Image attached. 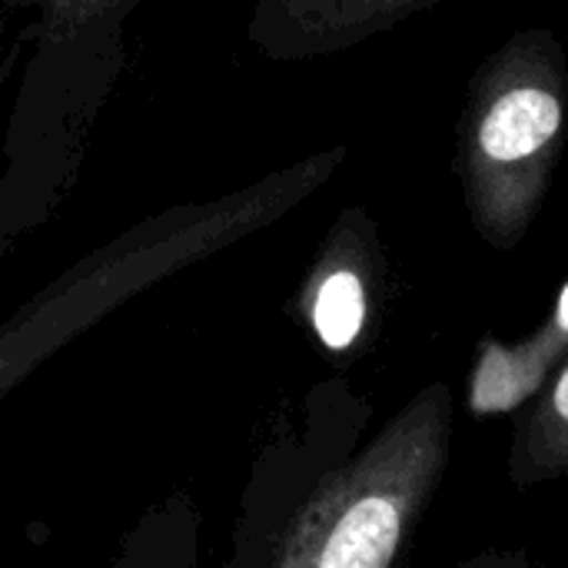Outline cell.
Returning <instances> with one entry per match:
<instances>
[{
  "mask_svg": "<svg viewBox=\"0 0 568 568\" xmlns=\"http://www.w3.org/2000/svg\"><path fill=\"white\" fill-rule=\"evenodd\" d=\"M313 170L276 173L213 200L156 210L73 260L0 323V399L93 323L280 216Z\"/></svg>",
  "mask_w": 568,
  "mask_h": 568,
  "instance_id": "1",
  "label": "cell"
},
{
  "mask_svg": "<svg viewBox=\"0 0 568 568\" xmlns=\"http://www.w3.org/2000/svg\"><path fill=\"white\" fill-rule=\"evenodd\" d=\"M136 3H43L33 53L0 140V253L40 230L70 196L87 136L123 63Z\"/></svg>",
  "mask_w": 568,
  "mask_h": 568,
  "instance_id": "2",
  "label": "cell"
},
{
  "mask_svg": "<svg viewBox=\"0 0 568 568\" xmlns=\"http://www.w3.org/2000/svg\"><path fill=\"white\" fill-rule=\"evenodd\" d=\"M200 506L190 489L140 513L106 568H200Z\"/></svg>",
  "mask_w": 568,
  "mask_h": 568,
  "instance_id": "3",
  "label": "cell"
},
{
  "mask_svg": "<svg viewBox=\"0 0 568 568\" xmlns=\"http://www.w3.org/2000/svg\"><path fill=\"white\" fill-rule=\"evenodd\" d=\"M562 110L556 103V97H549L546 90H513L506 93L489 116L483 120V150L493 160H523L529 153H536L539 146H546L552 140V133L559 130Z\"/></svg>",
  "mask_w": 568,
  "mask_h": 568,
  "instance_id": "4",
  "label": "cell"
},
{
  "mask_svg": "<svg viewBox=\"0 0 568 568\" xmlns=\"http://www.w3.org/2000/svg\"><path fill=\"white\" fill-rule=\"evenodd\" d=\"M366 320V293L356 273L349 270H333L313 300V326L323 346L329 349H346L359 336Z\"/></svg>",
  "mask_w": 568,
  "mask_h": 568,
  "instance_id": "5",
  "label": "cell"
},
{
  "mask_svg": "<svg viewBox=\"0 0 568 568\" xmlns=\"http://www.w3.org/2000/svg\"><path fill=\"white\" fill-rule=\"evenodd\" d=\"M539 373L536 369H523L516 356L503 353L499 346L486 349L483 369L476 376V393H473V406L479 413H499L516 406L532 386H536Z\"/></svg>",
  "mask_w": 568,
  "mask_h": 568,
  "instance_id": "6",
  "label": "cell"
},
{
  "mask_svg": "<svg viewBox=\"0 0 568 568\" xmlns=\"http://www.w3.org/2000/svg\"><path fill=\"white\" fill-rule=\"evenodd\" d=\"M10 63H13V53L7 50V43H3V37H0V93H3L7 77H10Z\"/></svg>",
  "mask_w": 568,
  "mask_h": 568,
  "instance_id": "7",
  "label": "cell"
},
{
  "mask_svg": "<svg viewBox=\"0 0 568 568\" xmlns=\"http://www.w3.org/2000/svg\"><path fill=\"white\" fill-rule=\"evenodd\" d=\"M556 409L562 413L568 419V373L562 376V383H559V389H556Z\"/></svg>",
  "mask_w": 568,
  "mask_h": 568,
  "instance_id": "8",
  "label": "cell"
},
{
  "mask_svg": "<svg viewBox=\"0 0 568 568\" xmlns=\"http://www.w3.org/2000/svg\"><path fill=\"white\" fill-rule=\"evenodd\" d=\"M559 323L568 329V286L566 293H562V303H559Z\"/></svg>",
  "mask_w": 568,
  "mask_h": 568,
  "instance_id": "9",
  "label": "cell"
}]
</instances>
